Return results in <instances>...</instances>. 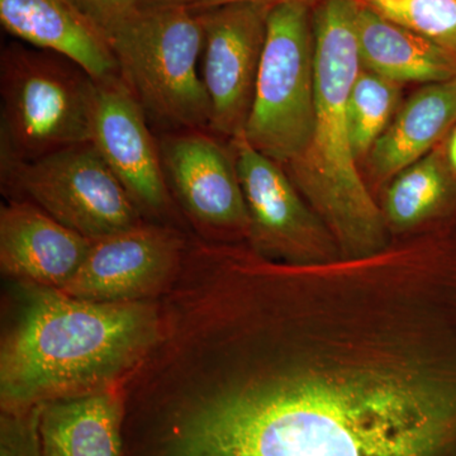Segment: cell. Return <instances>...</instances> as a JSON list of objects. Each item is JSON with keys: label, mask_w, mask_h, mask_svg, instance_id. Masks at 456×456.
<instances>
[{"label": "cell", "mask_w": 456, "mask_h": 456, "mask_svg": "<svg viewBox=\"0 0 456 456\" xmlns=\"http://www.w3.org/2000/svg\"><path fill=\"white\" fill-rule=\"evenodd\" d=\"M185 320L200 379L149 388L127 456H456V239L288 264L248 251Z\"/></svg>", "instance_id": "cell-1"}, {"label": "cell", "mask_w": 456, "mask_h": 456, "mask_svg": "<svg viewBox=\"0 0 456 456\" xmlns=\"http://www.w3.org/2000/svg\"><path fill=\"white\" fill-rule=\"evenodd\" d=\"M0 351V406L20 411L126 383L160 338L155 299L93 302L20 283Z\"/></svg>", "instance_id": "cell-2"}, {"label": "cell", "mask_w": 456, "mask_h": 456, "mask_svg": "<svg viewBox=\"0 0 456 456\" xmlns=\"http://www.w3.org/2000/svg\"><path fill=\"white\" fill-rule=\"evenodd\" d=\"M359 0H318L312 8L314 121L310 142L284 170L330 228L341 257L378 253L391 242L379 202L360 173L347 104L362 70Z\"/></svg>", "instance_id": "cell-3"}, {"label": "cell", "mask_w": 456, "mask_h": 456, "mask_svg": "<svg viewBox=\"0 0 456 456\" xmlns=\"http://www.w3.org/2000/svg\"><path fill=\"white\" fill-rule=\"evenodd\" d=\"M119 77L161 132L211 131L198 62L203 27L188 7H139L108 33Z\"/></svg>", "instance_id": "cell-4"}, {"label": "cell", "mask_w": 456, "mask_h": 456, "mask_svg": "<svg viewBox=\"0 0 456 456\" xmlns=\"http://www.w3.org/2000/svg\"><path fill=\"white\" fill-rule=\"evenodd\" d=\"M95 80L22 42L0 53V160L28 161L90 142Z\"/></svg>", "instance_id": "cell-5"}, {"label": "cell", "mask_w": 456, "mask_h": 456, "mask_svg": "<svg viewBox=\"0 0 456 456\" xmlns=\"http://www.w3.org/2000/svg\"><path fill=\"white\" fill-rule=\"evenodd\" d=\"M312 5L284 3L270 9L268 31L245 139L285 167L303 154L314 121Z\"/></svg>", "instance_id": "cell-6"}, {"label": "cell", "mask_w": 456, "mask_h": 456, "mask_svg": "<svg viewBox=\"0 0 456 456\" xmlns=\"http://www.w3.org/2000/svg\"><path fill=\"white\" fill-rule=\"evenodd\" d=\"M0 184L8 200L35 204L92 240L147 221L92 142L35 160H0Z\"/></svg>", "instance_id": "cell-7"}, {"label": "cell", "mask_w": 456, "mask_h": 456, "mask_svg": "<svg viewBox=\"0 0 456 456\" xmlns=\"http://www.w3.org/2000/svg\"><path fill=\"white\" fill-rule=\"evenodd\" d=\"M158 139L171 197L200 239L246 244L250 221L230 140L208 130L161 132Z\"/></svg>", "instance_id": "cell-8"}, {"label": "cell", "mask_w": 456, "mask_h": 456, "mask_svg": "<svg viewBox=\"0 0 456 456\" xmlns=\"http://www.w3.org/2000/svg\"><path fill=\"white\" fill-rule=\"evenodd\" d=\"M248 208L246 245L266 259L318 264L340 259L338 241L284 167L255 150L244 134L230 140Z\"/></svg>", "instance_id": "cell-9"}, {"label": "cell", "mask_w": 456, "mask_h": 456, "mask_svg": "<svg viewBox=\"0 0 456 456\" xmlns=\"http://www.w3.org/2000/svg\"><path fill=\"white\" fill-rule=\"evenodd\" d=\"M189 241L178 226L151 221L93 239L82 265L60 290L93 302L155 299L178 275Z\"/></svg>", "instance_id": "cell-10"}, {"label": "cell", "mask_w": 456, "mask_h": 456, "mask_svg": "<svg viewBox=\"0 0 456 456\" xmlns=\"http://www.w3.org/2000/svg\"><path fill=\"white\" fill-rule=\"evenodd\" d=\"M122 77L95 82L90 142L143 217L174 224L179 209L165 179L158 136Z\"/></svg>", "instance_id": "cell-11"}, {"label": "cell", "mask_w": 456, "mask_h": 456, "mask_svg": "<svg viewBox=\"0 0 456 456\" xmlns=\"http://www.w3.org/2000/svg\"><path fill=\"white\" fill-rule=\"evenodd\" d=\"M270 9L233 3L197 12L203 27L202 79L211 102V132L226 140L245 130Z\"/></svg>", "instance_id": "cell-12"}, {"label": "cell", "mask_w": 456, "mask_h": 456, "mask_svg": "<svg viewBox=\"0 0 456 456\" xmlns=\"http://www.w3.org/2000/svg\"><path fill=\"white\" fill-rule=\"evenodd\" d=\"M92 239L35 204L8 200L0 208V268L17 283L61 289L88 254Z\"/></svg>", "instance_id": "cell-13"}, {"label": "cell", "mask_w": 456, "mask_h": 456, "mask_svg": "<svg viewBox=\"0 0 456 456\" xmlns=\"http://www.w3.org/2000/svg\"><path fill=\"white\" fill-rule=\"evenodd\" d=\"M0 22L23 44L66 57L95 82L119 75L107 33L70 0H0Z\"/></svg>", "instance_id": "cell-14"}, {"label": "cell", "mask_w": 456, "mask_h": 456, "mask_svg": "<svg viewBox=\"0 0 456 456\" xmlns=\"http://www.w3.org/2000/svg\"><path fill=\"white\" fill-rule=\"evenodd\" d=\"M456 127V79L428 84L403 104L367 156L374 197L398 174L421 160Z\"/></svg>", "instance_id": "cell-15"}, {"label": "cell", "mask_w": 456, "mask_h": 456, "mask_svg": "<svg viewBox=\"0 0 456 456\" xmlns=\"http://www.w3.org/2000/svg\"><path fill=\"white\" fill-rule=\"evenodd\" d=\"M378 202L391 241L456 228V171L448 139L391 180Z\"/></svg>", "instance_id": "cell-16"}, {"label": "cell", "mask_w": 456, "mask_h": 456, "mask_svg": "<svg viewBox=\"0 0 456 456\" xmlns=\"http://www.w3.org/2000/svg\"><path fill=\"white\" fill-rule=\"evenodd\" d=\"M125 383L44 404L42 456H123Z\"/></svg>", "instance_id": "cell-17"}, {"label": "cell", "mask_w": 456, "mask_h": 456, "mask_svg": "<svg viewBox=\"0 0 456 456\" xmlns=\"http://www.w3.org/2000/svg\"><path fill=\"white\" fill-rule=\"evenodd\" d=\"M356 37L360 64L365 70L399 84L456 79V56L362 2L356 14Z\"/></svg>", "instance_id": "cell-18"}, {"label": "cell", "mask_w": 456, "mask_h": 456, "mask_svg": "<svg viewBox=\"0 0 456 456\" xmlns=\"http://www.w3.org/2000/svg\"><path fill=\"white\" fill-rule=\"evenodd\" d=\"M402 84L362 69L351 89L349 113L351 145L358 161L367 159L401 102Z\"/></svg>", "instance_id": "cell-19"}, {"label": "cell", "mask_w": 456, "mask_h": 456, "mask_svg": "<svg viewBox=\"0 0 456 456\" xmlns=\"http://www.w3.org/2000/svg\"><path fill=\"white\" fill-rule=\"evenodd\" d=\"M456 56V0H360Z\"/></svg>", "instance_id": "cell-20"}, {"label": "cell", "mask_w": 456, "mask_h": 456, "mask_svg": "<svg viewBox=\"0 0 456 456\" xmlns=\"http://www.w3.org/2000/svg\"><path fill=\"white\" fill-rule=\"evenodd\" d=\"M44 406V404H42ZM42 406L0 413V456H42Z\"/></svg>", "instance_id": "cell-21"}, {"label": "cell", "mask_w": 456, "mask_h": 456, "mask_svg": "<svg viewBox=\"0 0 456 456\" xmlns=\"http://www.w3.org/2000/svg\"><path fill=\"white\" fill-rule=\"evenodd\" d=\"M90 20L110 33L140 7V0H70Z\"/></svg>", "instance_id": "cell-22"}, {"label": "cell", "mask_w": 456, "mask_h": 456, "mask_svg": "<svg viewBox=\"0 0 456 456\" xmlns=\"http://www.w3.org/2000/svg\"><path fill=\"white\" fill-rule=\"evenodd\" d=\"M305 3L314 7L318 0H196L191 5V11H204V9L220 7V5L233 4V3H250V4L265 5V7L273 8L275 5L284 4V3Z\"/></svg>", "instance_id": "cell-23"}, {"label": "cell", "mask_w": 456, "mask_h": 456, "mask_svg": "<svg viewBox=\"0 0 456 456\" xmlns=\"http://www.w3.org/2000/svg\"><path fill=\"white\" fill-rule=\"evenodd\" d=\"M196 0H140V7H191Z\"/></svg>", "instance_id": "cell-24"}, {"label": "cell", "mask_w": 456, "mask_h": 456, "mask_svg": "<svg viewBox=\"0 0 456 456\" xmlns=\"http://www.w3.org/2000/svg\"><path fill=\"white\" fill-rule=\"evenodd\" d=\"M448 156L452 169L456 171V127L448 137Z\"/></svg>", "instance_id": "cell-25"}]
</instances>
